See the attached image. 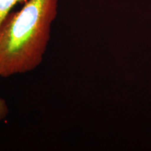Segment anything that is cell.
<instances>
[{
	"label": "cell",
	"instance_id": "6da1fadb",
	"mask_svg": "<svg viewBox=\"0 0 151 151\" xmlns=\"http://www.w3.org/2000/svg\"><path fill=\"white\" fill-rule=\"evenodd\" d=\"M59 0H27L0 25V77L32 71L43 62Z\"/></svg>",
	"mask_w": 151,
	"mask_h": 151
},
{
	"label": "cell",
	"instance_id": "7a4b0ae2",
	"mask_svg": "<svg viewBox=\"0 0 151 151\" xmlns=\"http://www.w3.org/2000/svg\"><path fill=\"white\" fill-rule=\"evenodd\" d=\"M27 0H0V25L18 4L24 3Z\"/></svg>",
	"mask_w": 151,
	"mask_h": 151
},
{
	"label": "cell",
	"instance_id": "3957f363",
	"mask_svg": "<svg viewBox=\"0 0 151 151\" xmlns=\"http://www.w3.org/2000/svg\"><path fill=\"white\" fill-rule=\"evenodd\" d=\"M9 113V109L6 100L0 96V122L6 118Z\"/></svg>",
	"mask_w": 151,
	"mask_h": 151
}]
</instances>
